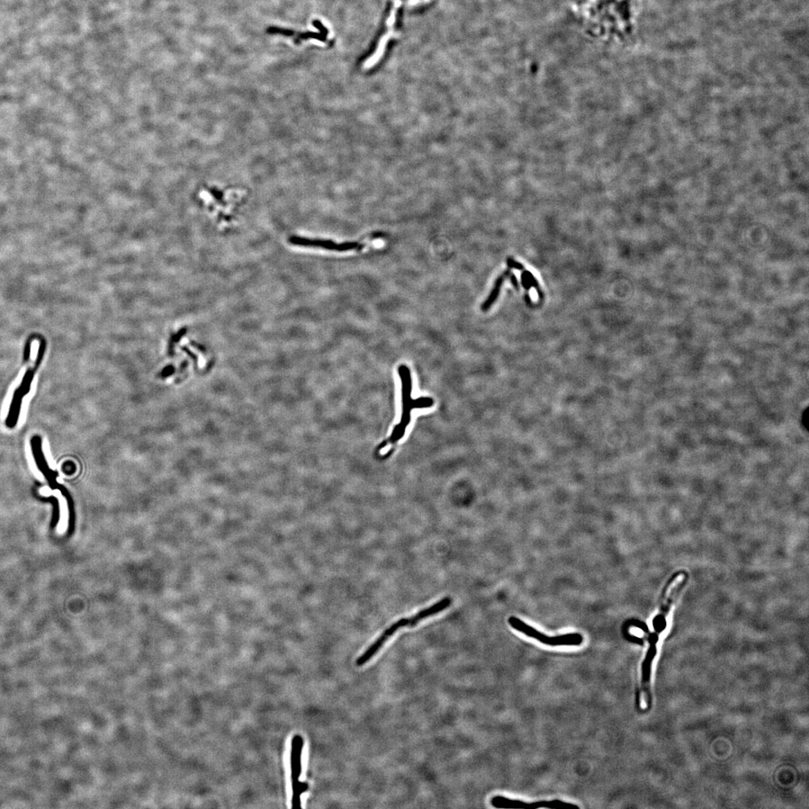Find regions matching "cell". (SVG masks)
Returning <instances> with one entry per match:
<instances>
[{
	"instance_id": "obj_1",
	"label": "cell",
	"mask_w": 809,
	"mask_h": 809,
	"mask_svg": "<svg viewBox=\"0 0 809 809\" xmlns=\"http://www.w3.org/2000/svg\"><path fill=\"white\" fill-rule=\"evenodd\" d=\"M402 385V416L400 422L396 426L390 437L380 446V449L397 444L401 440L411 422V411L418 409H429L434 406V401L429 398L413 399L411 398L412 380L409 368L400 365L398 369Z\"/></svg>"
},
{
	"instance_id": "obj_2",
	"label": "cell",
	"mask_w": 809,
	"mask_h": 809,
	"mask_svg": "<svg viewBox=\"0 0 809 809\" xmlns=\"http://www.w3.org/2000/svg\"><path fill=\"white\" fill-rule=\"evenodd\" d=\"M402 1L403 0H390L389 12L385 16L382 33L378 40L372 55L364 62V69H371L378 64L384 55L389 42L397 37L398 16Z\"/></svg>"
},
{
	"instance_id": "obj_3",
	"label": "cell",
	"mask_w": 809,
	"mask_h": 809,
	"mask_svg": "<svg viewBox=\"0 0 809 809\" xmlns=\"http://www.w3.org/2000/svg\"><path fill=\"white\" fill-rule=\"evenodd\" d=\"M304 745V741L301 735L296 734L293 736L290 756L293 808H301V796L307 792L309 788L308 782H301L299 780L302 772L301 758Z\"/></svg>"
},
{
	"instance_id": "obj_4",
	"label": "cell",
	"mask_w": 809,
	"mask_h": 809,
	"mask_svg": "<svg viewBox=\"0 0 809 809\" xmlns=\"http://www.w3.org/2000/svg\"><path fill=\"white\" fill-rule=\"evenodd\" d=\"M508 623L516 631L528 637L533 638L538 642L546 645L578 646L583 642V637L579 633H570L555 637L547 636L516 617H510L508 619Z\"/></svg>"
},
{
	"instance_id": "obj_5",
	"label": "cell",
	"mask_w": 809,
	"mask_h": 809,
	"mask_svg": "<svg viewBox=\"0 0 809 809\" xmlns=\"http://www.w3.org/2000/svg\"><path fill=\"white\" fill-rule=\"evenodd\" d=\"M491 805L494 808H550V809H570L579 808L577 805L565 803L561 800H552V801H539L534 803H526L520 801V800H515L508 799L502 796H494L490 800Z\"/></svg>"
},
{
	"instance_id": "obj_6",
	"label": "cell",
	"mask_w": 809,
	"mask_h": 809,
	"mask_svg": "<svg viewBox=\"0 0 809 809\" xmlns=\"http://www.w3.org/2000/svg\"><path fill=\"white\" fill-rule=\"evenodd\" d=\"M452 604V599L451 597H445L436 602L434 605L420 611L416 615L400 619L397 623L400 628L416 626L422 620L440 613V611L445 610L451 606Z\"/></svg>"
},
{
	"instance_id": "obj_7",
	"label": "cell",
	"mask_w": 809,
	"mask_h": 809,
	"mask_svg": "<svg viewBox=\"0 0 809 809\" xmlns=\"http://www.w3.org/2000/svg\"><path fill=\"white\" fill-rule=\"evenodd\" d=\"M510 275V270L508 269L507 271L502 273L497 278L496 283H494L493 289H492L490 295H489L487 301H485L482 305V310L483 311H484V312L487 311L492 307V304L494 302H496V301L497 300L498 297L500 294L501 286H502L503 282H505V279L507 277H508Z\"/></svg>"
},
{
	"instance_id": "obj_8",
	"label": "cell",
	"mask_w": 809,
	"mask_h": 809,
	"mask_svg": "<svg viewBox=\"0 0 809 809\" xmlns=\"http://www.w3.org/2000/svg\"><path fill=\"white\" fill-rule=\"evenodd\" d=\"M523 272L525 273V275L527 277V280L528 281L530 286H534V288H535V289L537 290L539 295H541L542 292L541 290V288H539V286L537 281L536 280V278L533 276V275L532 273H530L528 271H526V270H524Z\"/></svg>"
},
{
	"instance_id": "obj_9",
	"label": "cell",
	"mask_w": 809,
	"mask_h": 809,
	"mask_svg": "<svg viewBox=\"0 0 809 809\" xmlns=\"http://www.w3.org/2000/svg\"><path fill=\"white\" fill-rule=\"evenodd\" d=\"M507 263H508V266H509V268H516L517 270H520V271H524V270H525V268L523 266V264H521L520 263L517 262V261L514 260V259L509 257L507 259Z\"/></svg>"
},
{
	"instance_id": "obj_10",
	"label": "cell",
	"mask_w": 809,
	"mask_h": 809,
	"mask_svg": "<svg viewBox=\"0 0 809 809\" xmlns=\"http://www.w3.org/2000/svg\"><path fill=\"white\" fill-rule=\"evenodd\" d=\"M521 284H523L526 290H530V286L524 272L521 274Z\"/></svg>"
},
{
	"instance_id": "obj_11",
	"label": "cell",
	"mask_w": 809,
	"mask_h": 809,
	"mask_svg": "<svg viewBox=\"0 0 809 809\" xmlns=\"http://www.w3.org/2000/svg\"><path fill=\"white\" fill-rule=\"evenodd\" d=\"M509 277L510 278V281L512 283V285H514L517 288V289L518 290L519 286V283H518L517 278L516 277V276L512 274Z\"/></svg>"
}]
</instances>
